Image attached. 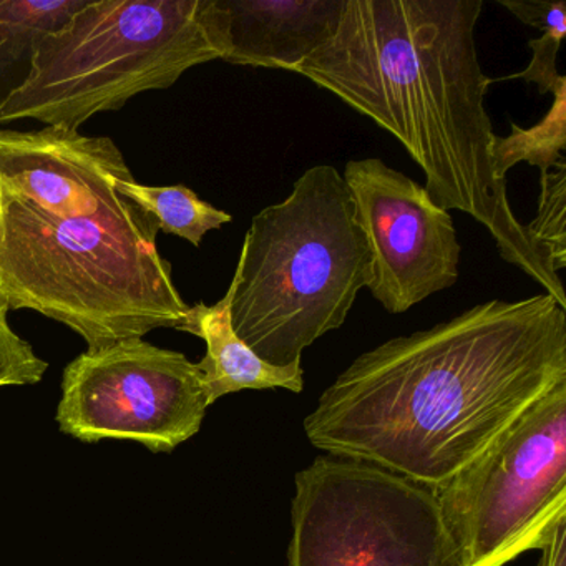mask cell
I'll return each mask as SVG.
<instances>
[{"mask_svg":"<svg viewBox=\"0 0 566 566\" xmlns=\"http://www.w3.org/2000/svg\"><path fill=\"white\" fill-rule=\"evenodd\" d=\"M566 380V313L548 294L486 301L357 357L304 432L327 455L440 485Z\"/></svg>","mask_w":566,"mask_h":566,"instance_id":"1","label":"cell"},{"mask_svg":"<svg viewBox=\"0 0 566 566\" xmlns=\"http://www.w3.org/2000/svg\"><path fill=\"white\" fill-rule=\"evenodd\" d=\"M8 314L0 307V387L41 382L48 363L34 353L28 340L12 329Z\"/></svg>","mask_w":566,"mask_h":566,"instance_id":"17","label":"cell"},{"mask_svg":"<svg viewBox=\"0 0 566 566\" xmlns=\"http://www.w3.org/2000/svg\"><path fill=\"white\" fill-rule=\"evenodd\" d=\"M499 4L509 9L523 24L542 31V38L528 42V48L533 52L528 67L518 74L503 77L502 81L522 78L528 84H535L539 94H553L562 77L556 71V55L566 34V0H558V2L499 0Z\"/></svg>","mask_w":566,"mask_h":566,"instance_id":"15","label":"cell"},{"mask_svg":"<svg viewBox=\"0 0 566 566\" xmlns=\"http://www.w3.org/2000/svg\"><path fill=\"white\" fill-rule=\"evenodd\" d=\"M87 0H0V111L28 82L35 52Z\"/></svg>","mask_w":566,"mask_h":566,"instance_id":"12","label":"cell"},{"mask_svg":"<svg viewBox=\"0 0 566 566\" xmlns=\"http://www.w3.org/2000/svg\"><path fill=\"white\" fill-rule=\"evenodd\" d=\"M118 190L154 217L164 233L175 234L193 247H200L208 231L221 230L231 221L228 211L201 200L185 185L148 187L138 184L132 174L118 181Z\"/></svg>","mask_w":566,"mask_h":566,"instance_id":"13","label":"cell"},{"mask_svg":"<svg viewBox=\"0 0 566 566\" xmlns=\"http://www.w3.org/2000/svg\"><path fill=\"white\" fill-rule=\"evenodd\" d=\"M346 0H221L230 21L224 62L296 72L334 34Z\"/></svg>","mask_w":566,"mask_h":566,"instance_id":"10","label":"cell"},{"mask_svg":"<svg viewBox=\"0 0 566 566\" xmlns=\"http://www.w3.org/2000/svg\"><path fill=\"white\" fill-rule=\"evenodd\" d=\"M373 253L369 291L390 314L409 311L459 280L460 248L449 211L379 158L350 160L343 175Z\"/></svg>","mask_w":566,"mask_h":566,"instance_id":"9","label":"cell"},{"mask_svg":"<svg viewBox=\"0 0 566 566\" xmlns=\"http://www.w3.org/2000/svg\"><path fill=\"white\" fill-rule=\"evenodd\" d=\"M234 284L218 303L190 306L181 333L193 334L207 343V354L200 360L201 374L210 402L228 394L244 389H286L300 394L304 390V370L301 364L274 367L264 363L244 340L234 333L231 324V301Z\"/></svg>","mask_w":566,"mask_h":566,"instance_id":"11","label":"cell"},{"mask_svg":"<svg viewBox=\"0 0 566 566\" xmlns=\"http://www.w3.org/2000/svg\"><path fill=\"white\" fill-rule=\"evenodd\" d=\"M287 566H459L430 486L344 457L296 473Z\"/></svg>","mask_w":566,"mask_h":566,"instance_id":"7","label":"cell"},{"mask_svg":"<svg viewBox=\"0 0 566 566\" xmlns=\"http://www.w3.org/2000/svg\"><path fill=\"white\" fill-rule=\"evenodd\" d=\"M210 406L197 363L130 337L87 349L65 367L57 420L84 442L128 439L170 452L200 430Z\"/></svg>","mask_w":566,"mask_h":566,"instance_id":"8","label":"cell"},{"mask_svg":"<svg viewBox=\"0 0 566 566\" xmlns=\"http://www.w3.org/2000/svg\"><path fill=\"white\" fill-rule=\"evenodd\" d=\"M132 175L108 137L0 127V307L64 324L88 349L160 327L188 306L157 220L118 190Z\"/></svg>","mask_w":566,"mask_h":566,"instance_id":"2","label":"cell"},{"mask_svg":"<svg viewBox=\"0 0 566 566\" xmlns=\"http://www.w3.org/2000/svg\"><path fill=\"white\" fill-rule=\"evenodd\" d=\"M509 137L495 135L492 147L493 165L500 178H506L515 165L525 164L539 168L542 177L565 160L566 150V77L562 75L555 91L553 105L539 124L532 128H522L510 124Z\"/></svg>","mask_w":566,"mask_h":566,"instance_id":"14","label":"cell"},{"mask_svg":"<svg viewBox=\"0 0 566 566\" xmlns=\"http://www.w3.org/2000/svg\"><path fill=\"white\" fill-rule=\"evenodd\" d=\"M482 9L483 0H346L336 34L296 74L392 134L422 168L430 200L479 221L502 260L566 310L558 274L493 165L490 78L475 45Z\"/></svg>","mask_w":566,"mask_h":566,"instance_id":"3","label":"cell"},{"mask_svg":"<svg viewBox=\"0 0 566 566\" xmlns=\"http://www.w3.org/2000/svg\"><path fill=\"white\" fill-rule=\"evenodd\" d=\"M228 52L221 0H87L42 39L28 82L0 111V127L29 118L78 132Z\"/></svg>","mask_w":566,"mask_h":566,"instance_id":"5","label":"cell"},{"mask_svg":"<svg viewBox=\"0 0 566 566\" xmlns=\"http://www.w3.org/2000/svg\"><path fill=\"white\" fill-rule=\"evenodd\" d=\"M373 276L343 175L316 165L286 200L251 221L231 280V324L264 363L296 366L307 347L346 323Z\"/></svg>","mask_w":566,"mask_h":566,"instance_id":"4","label":"cell"},{"mask_svg":"<svg viewBox=\"0 0 566 566\" xmlns=\"http://www.w3.org/2000/svg\"><path fill=\"white\" fill-rule=\"evenodd\" d=\"M432 492L459 566L542 549L566 516V380Z\"/></svg>","mask_w":566,"mask_h":566,"instance_id":"6","label":"cell"},{"mask_svg":"<svg viewBox=\"0 0 566 566\" xmlns=\"http://www.w3.org/2000/svg\"><path fill=\"white\" fill-rule=\"evenodd\" d=\"M539 552L538 566H566V516L558 520L548 543Z\"/></svg>","mask_w":566,"mask_h":566,"instance_id":"18","label":"cell"},{"mask_svg":"<svg viewBox=\"0 0 566 566\" xmlns=\"http://www.w3.org/2000/svg\"><path fill=\"white\" fill-rule=\"evenodd\" d=\"M566 161H559L556 174L542 177L538 213L526 224L530 238L545 253L556 274L566 266Z\"/></svg>","mask_w":566,"mask_h":566,"instance_id":"16","label":"cell"}]
</instances>
